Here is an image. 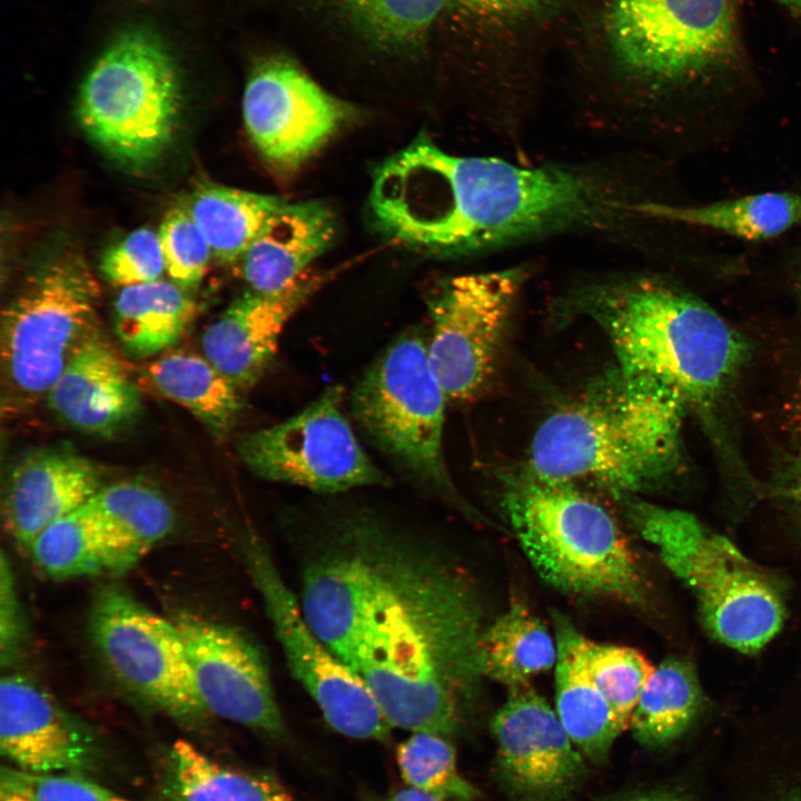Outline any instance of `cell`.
Wrapping results in <instances>:
<instances>
[{
	"instance_id": "1",
	"label": "cell",
	"mask_w": 801,
	"mask_h": 801,
	"mask_svg": "<svg viewBox=\"0 0 801 801\" xmlns=\"http://www.w3.org/2000/svg\"><path fill=\"white\" fill-rule=\"evenodd\" d=\"M640 201L594 169L521 166L444 149L435 158L424 191L435 248L443 256L641 218Z\"/></svg>"
},
{
	"instance_id": "2",
	"label": "cell",
	"mask_w": 801,
	"mask_h": 801,
	"mask_svg": "<svg viewBox=\"0 0 801 801\" xmlns=\"http://www.w3.org/2000/svg\"><path fill=\"white\" fill-rule=\"evenodd\" d=\"M686 408L669 388L616 366L543 421L526 467L547 479L596 485L617 498L651 490L682 464Z\"/></svg>"
},
{
	"instance_id": "3",
	"label": "cell",
	"mask_w": 801,
	"mask_h": 801,
	"mask_svg": "<svg viewBox=\"0 0 801 801\" xmlns=\"http://www.w3.org/2000/svg\"><path fill=\"white\" fill-rule=\"evenodd\" d=\"M572 304L605 333L621 369L669 388L688 407L714 404L748 357L745 339L713 308L656 277L587 285Z\"/></svg>"
},
{
	"instance_id": "4",
	"label": "cell",
	"mask_w": 801,
	"mask_h": 801,
	"mask_svg": "<svg viewBox=\"0 0 801 801\" xmlns=\"http://www.w3.org/2000/svg\"><path fill=\"white\" fill-rule=\"evenodd\" d=\"M502 503L537 574L562 592L647 602L640 561L615 518L574 483L524 471L503 478Z\"/></svg>"
},
{
	"instance_id": "5",
	"label": "cell",
	"mask_w": 801,
	"mask_h": 801,
	"mask_svg": "<svg viewBox=\"0 0 801 801\" xmlns=\"http://www.w3.org/2000/svg\"><path fill=\"white\" fill-rule=\"evenodd\" d=\"M621 501L633 528L693 591L702 622L714 639L750 653L777 635L785 611L782 590L770 573L693 514L636 495Z\"/></svg>"
},
{
	"instance_id": "6",
	"label": "cell",
	"mask_w": 801,
	"mask_h": 801,
	"mask_svg": "<svg viewBox=\"0 0 801 801\" xmlns=\"http://www.w3.org/2000/svg\"><path fill=\"white\" fill-rule=\"evenodd\" d=\"M447 402L418 329L394 339L349 395L357 427L395 469L417 487L457 502L444 454Z\"/></svg>"
},
{
	"instance_id": "7",
	"label": "cell",
	"mask_w": 801,
	"mask_h": 801,
	"mask_svg": "<svg viewBox=\"0 0 801 801\" xmlns=\"http://www.w3.org/2000/svg\"><path fill=\"white\" fill-rule=\"evenodd\" d=\"M181 85L175 62L150 30L119 33L85 77L77 116L86 134L118 160L158 158L176 132Z\"/></svg>"
},
{
	"instance_id": "8",
	"label": "cell",
	"mask_w": 801,
	"mask_h": 801,
	"mask_svg": "<svg viewBox=\"0 0 801 801\" xmlns=\"http://www.w3.org/2000/svg\"><path fill=\"white\" fill-rule=\"evenodd\" d=\"M99 296L88 263L70 249L38 268L3 309V403L10 411L47 397L72 356L98 330Z\"/></svg>"
},
{
	"instance_id": "9",
	"label": "cell",
	"mask_w": 801,
	"mask_h": 801,
	"mask_svg": "<svg viewBox=\"0 0 801 801\" xmlns=\"http://www.w3.org/2000/svg\"><path fill=\"white\" fill-rule=\"evenodd\" d=\"M736 0H610L612 51L632 77L673 86L738 62L742 40Z\"/></svg>"
},
{
	"instance_id": "10",
	"label": "cell",
	"mask_w": 801,
	"mask_h": 801,
	"mask_svg": "<svg viewBox=\"0 0 801 801\" xmlns=\"http://www.w3.org/2000/svg\"><path fill=\"white\" fill-rule=\"evenodd\" d=\"M344 388L328 386L276 425L239 435L236 451L257 476L336 494L389 479L363 449L343 408Z\"/></svg>"
},
{
	"instance_id": "11",
	"label": "cell",
	"mask_w": 801,
	"mask_h": 801,
	"mask_svg": "<svg viewBox=\"0 0 801 801\" xmlns=\"http://www.w3.org/2000/svg\"><path fill=\"white\" fill-rule=\"evenodd\" d=\"M241 551L287 666L326 722L345 736L386 741L392 726L372 692L312 630L267 544L250 534L241 543Z\"/></svg>"
},
{
	"instance_id": "12",
	"label": "cell",
	"mask_w": 801,
	"mask_h": 801,
	"mask_svg": "<svg viewBox=\"0 0 801 801\" xmlns=\"http://www.w3.org/2000/svg\"><path fill=\"white\" fill-rule=\"evenodd\" d=\"M524 278L520 268L462 275L431 297L427 352L447 400L469 402L488 386Z\"/></svg>"
},
{
	"instance_id": "13",
	"label": "cell",
	"mask_w": 801,
	"mask_h": 801,
	"mask_svg": "<svg viewBox=\"0 0 801 801\" xmlns=\"http://www.w3.org/2000/svg\"><path fill=\"white\" fill-rule=\"evenodd\" d=\"M89 629L105 664L127 689L178 721L207 718L174 621L125 589L106 585L93 597Z\"/></svg>"
},
{
	"instance_id": "14",
	"label": "cell",
	"mask_w": 801,
	"mask_h": 801,
	"mask_svg": "<svg viewBox=\"0 0 801 801\" xmlns=\"http://www.w3.org/2000/svg\"><path fill=\"white\" fill-rule=\"evenodd\" d=\"M350 107L285 56H267L250 70L243 96L247 132L276 170L300 167L352 117Z\"/></svg>"
},
{
	"instance_id": "15",
	"label": "cell",
	"mask_w": 801,
	"mask_h": 801,
	"mask_svg": "<svg viewBox=\"0 0 801 801\" xmlns=\"http://www.w3.org/2000/svg\"><path fill=\"white\" fill-rule=\"evenodd\" d=\"M507 691L491 724L501 787L512 801H567L586 779V759L531 683Z\"/></svg>"
},
{
	"instance_id": "16",
	"label": "cell",
	"mask_w": 801,
	"mask_h": 801,
	"mask_svg": "<svg viewBox=\"0 0 801 801\" xmlns=\"http://www.w3.org/2000/svg\"><path fill=\"white\" fill-rule=\"evenodd\" d=\"M181 635L206 715L273 736L284 733L265 659L255 643L231 626L180 614Z\"/></svg>"
},
{
	"instance_id": "17",
	"label": "cell",
	"mask_w": 801,
	"mask_h": 801,
	"mask_svg": "<svg viewBox=\"0 0 801 801\" xmlns=\"http://www.w3.org/2000/svg\"><path fill=\"white\" fill-rule=\"evenodd\" d=\"M0 750L13 768L33 774H85L99 759L91 732L18 673L0 682Z\"/></svg>"
},
{
	"instance_id": "18",
	"label": "cell",
	"mask_w": 801,
	"mask_h": 801,
	"mask_svg": "<svg viewBox=\"0 0 801 801\" xmlns=\"http://www.w3.org/2000/svg\"><path fill=\"white\" fill-rule=\"evenodd\" d=\"M319 285L305 273L280 291L238 297L205 329L204 356L239 390L250 389L273 363L286 324Z\"/></svg>"
},
{
	"instance_id": "19",
	"label": "cell",
	"mask_w": 801,
	"mask_h": 801,
	"mask_svg": "<svg viewBox=\"0 0 801 801\" xmlns=\"http://www.w3.org/2000/svg\"><path fill=\"white\" fill-rule=\"evenodd\" d=\"M102 486L98 468L63 449L36 451L11 469L2 497L3 525L30 548L51 523L82 506Z\"/></svg>"
},
{
	"instance_id": "20",
	"label": "cell",
	"mask_w": 801,
	"mask_h": 801,
	"mask_svg": "<svg viewBox=\"0 0 801 801\" xmlns=\"http://www.w3.org/2000/svg\"><path fill=\"white\" fill-rule=\"evenodd\" d=\"M67 425L111 435L140 411V394L110 344L97 330L77 350L47 395Z\"/></svg>"
},
{
	"instance_id": "21",
	"label": "cell",
	"mask_w": 801,
	"mask_h": 801,
	"mask_svg": "<svg viewBox=\"0 0 801 801\" xmlns=\"http://www.w3.org/2000/svg\"><path fill=\"white\" fill-rule=\"evenodd\" d=\"M336 221L319 201H285L240 259L250 290L274 294L299 277L333 241Z\"/></svg>"
},
{
	"instance_id": "22",
	"label": "cell",
	"mask_w": 801,
	"mask_h": 801,
	"mask_svg": "<svg viewBox=\"0 0 801 801\" xmlns=\"http://www.w3.org/2000/svg\"><path fill=\"white\" fill-rule=\"evenodd\" d=\"M553 616L557 645L555 712L584 758L602 763L622 730L589 670V639L563 615Z\"/></svg>"
},
{
	"instance_id": "23",
	"label": "cell",
	"mask_w": 801,
	"mask_h": 801,
	"mask_svg": "<svg viewBox=\"0 0 801 801\" xmlns=\"http://www.w3.org/2000/svg\"><path fill=\"white\" fill-rule=\"evenodd\" d=\"M36 565L53 578L118 574L147 552L87 505L46 527L29 548Z\"/></svg>"
},
{
	"instance_id": "24",
	"label": "cell",
	"mask_w": 801,
	"mask_h": 801,
	"mask_svg": "<svg viewBox=\"0 0 801 801\" xmlns=\"http://www.w3.org/2000/svg\"><path fill=\"white\" fill-rule=\"evenodd\" d=\"M144 375L156 392L189 411L215 437L227 436L237 423L241 390L205 356L168 353L150 362Z\"/></svg>"
},
{
	"instance_id": "25",
	"label": "cell",
	"mask_w": 801,
	"mask_h": 801,
	"mask_svg": "<svg viewBox=\"0 0 801 801\" xmlns=\"http://www.w3.org/2000/svg\"><path fill=\"white\" fill-rule=\"evenodd\" d=\"M195 313L188 290L171 280L122 287L115 301V332L128 353L150 357L174 346Z\"/></svg>"
},
{
	"instance_id": "26",
	"label": "cell",
	"mask_w": 801,
	"mask_h": 801,
	"mask_svg": "<svg viewBox=\"0 0 801 801\" xmlns=\"http://www.w3.org/2000/svg\"><path fill=\"white\" fill-rule=\"evenodd\" d=\"M285 201L273 195L202 184L188 194L181 206L206 237L212 258L235 264Z\"/></svg>"
},
{
	"instance_id": "27",
	"label": "cell",
	"mask_w": 801,
	"mask_h": 801,
	"mask_svg": "<svg viewBox=\"0 0 801 801\" xmlns=\"http://www.w3.org/2000/svg\"><path fill=\"white\" fill-rule=\"evenodd\" d=\"M643 218L708 227L746 240L775 237L801 224V195L771 191L682 207L643 200Z\"/></svg>"
},
{
	"instance_id": "28",
	"label": "cell",
	"mask_w": 801,
	"mask_h": 801,
	"mask_svg": "<svg viewBox=\"0 0 801 801\" xmlns=\"http://www.w3.org/2000/svg\"><path fill=\"white\" fill-rule=\"evenodd\" d=\"M556 639L523 603L515 601L486 627L483 640L485 676L507 689L530 683L555 666Z\"/></svg>"
},
{
	"instance_id": "29",
	"label": "cell",
	"mask_w": 801,
	"mask_h": 801,
	"mask_svg": "<svg viewBox=\"0 0 801 801\" xmlns=\"http://www.w3.org/2000/svg\"><path fill=\"white\" fill-rule=\"evenodd\" d=\"M167 801H295L276 781L227 768L177 740L166 763Z\"/></svg>"
},
{
	"instance_id": "30",
	"label": "cell",
	"mask_w": 801,
	"mask_h": 801,
	"mask_svg": "<svg viewBox=\"0 0 801 801\" xmlns=\"http://www.w3.org/2000/svg\"><path fill=\"white\" fill-rule=\"evenodd\" d=\"M703 696L693 665L670 657L655 668L632 714L634 739L647 748L680 738L701 711Z\"/></svg>"
},
{
	"instance_id": "31",
	"label": "cell",
	"mask_w": 801,
	"mask_h": 801,
	"mask_svg": "<svg viewBox=\"0 0 801 801\" xmlns=\"http://www.w3.org/2000/svg\"><path fill=\"white\" fill-rule=\"evenodd\" d=\"M87 505L146 551L165 538L174 526V512L166 497L140 482L102 485Z\"/></svg>"
},
{
	"instance_id": "32",
	"label": "cell",
	"mask_w": 801,
	"mask_h": 801,
	"mask_svg": "<svg viewBox=\"0 0 801 801\" xmlns=\"http://www.w3.org/2000/svg\"><path fill=\"white\" fill-rule=\"evenodd\" d=\"M372 41L389 49L418 44L446 0H326Z\"/></svg>"
},
{
	"instance_id": "33",
	"label": "cell",
	"mask_w": 801,
	"mask_h": 801,
	"mask_svg": "<svg viewBox=\"0 0 801 801\" xmlns=\"http://www.w3.org/2000/svg\"><path fill=\"white\" fill-rule=\"evenodd\" d=\"M446 739L412 732L396 751L402 778L408 787L443 801H477L479 791L461 774L455 749Z\"/></svg>"
},
{
	"instance_id": "34",
	"label": "cell",
	"mask_w": 801,
	"mask_h": 801,
	"mask_svg": "<svg viewBox=\"0 0 801 801\" xmlns=\"http://www.w3.org/2000/svg\"><path fill=\"white\" fill-rule=\"evenodd\" d=\"M587 665L620 729L626 730L655 666L636 649L591 640L587 644Z\"/></svg>"
},
{
	"instance_id": "35",
	"label": "cell",
	"mask_w": 801,
	"mask_h": 801,
	"mask_svg": "<svg viewBox=\"0 0 801 801\" xmlns=\"http://www.w3.org/2000/svg\"><path fill=\"white\" fill-rule=\"evenodd\" d=\"M158 236L170 280L188 291L196 289L212 258L210 246L199 226L178 205L162 218Z\"/></svg>"
},
{
	"instance_id": "36",
	"label": "cell",
	"mask_w": 801,
	"mask_h": 801,
	"mask_svg": "<svg viewBox=\"0 0 801 801\" xmlns=\"http://www.w3.org/2000/svg\"><path fill=\"white\" fill-rule=\"evenodd\" d=\"M100 271L121 288L161 279L166 268L158 231L144 227L128 234L103 253Z\"/></svg>"
},
{
	"instance_id": "37",
	"label": "cell",
	"mask_w": 801,
	"mask_h": 801,
	"mask_svg": "<svg viewBox=\"0 0 801 801\" xmlns=\"http://www.w3.org/2000/svg\"><path fill=\"white\" fill-rule=\"evenodd\" d=\"M9 768L33 801H130L82 774H33Z\"/></svg>"
},
{
	"instance_id": "38",
	"label": "cell",
	"mask_w": 801,
	"mask_h": 801,
	"mask_svg": "<svg viewBox=\"0 0 801 801\" xmlns=\"http://www.w3.org/2000/svg\"><path fill=\"white\" fill-rule=\"evenodd\" d=\"M24 622L19 604L14 575L4 551L0 558V661L10 666L20 655L24 643Z\"/></svg>"
},
{
	"instance_id": "39",
	"label": "cell",
	"mask_w": 801,
	"mask_h": 801,
	"mask_svg": "<svg viewBox=\"0 0 801 801\" xmlns=\"http://www.w3.org/2000/svg\"><path fill=\"white\" fill-rule=\"evenodd\" d=\"M560 0H459L482 16L498 19L527 17L550 8Z\"/></svg>"
},
{
	"instance_id": "40",
	"label": "cell",
	"mask_w": 801,
	"mask_h": 801,
	"mask_svg": "<svg viewBox=\"0 0 801 801\" xmlns=\"http://www.w3.org/2000/svg\"><path fill=\"white\" fill-rule=\"evenodd\" d=\"M607 801H688L684 793L673 789L630 792Z\"/></svg>"
},
{
	"instance_id": "41",
	"label": "cell",
	"mask_w": 801,
	"mask_h": 801,
	"mask_svg": "<svg viewBox=\"0 0 801 801\" xmlns=\"http://www.w3.org/2000/svg\"><path fill=\"white\" fill-rule=\"evenodd\" d=\"M0 801H33L6 765L0 772Z\"/></svg>"
},
{
	"instance_id": "42",
	"label": "cell",
	"mask_w": 801,
	"mask_h": 801,
	"mask_svg": "<svg viewBox=\"0 0 801 801\" xmlns=\"http://www.w3.org/2000/svg\"><path fill=\"white\" fill-rule=\"evenodd\" d=\"M799 448L793 465V472L791 473V481L787 488L788 496L791 497L793 503L799 507L801 512V406L799 407Z\"/></svg>"
},
{
	"instance_id": "43",
	"label": "cell",
	"mask_w": 801,
	"mask_h": 801,
	"mask_svg": "<svg viewBox=\"0 0 801 801\" xmlns=\"http://www.w3.org/2000/svg\"><path fill=\"white\" fill-rule=\"evenodd\" d=\"M370 801H443L432 794L407 787L392 791Z\"/></svg>"
},
{
	"instance_id": "44",
	"label": "cell",
	"mask_w": 801,
	"mask_h": 801,
	"mask_svg": "<svg viewBox=\"0 0 801 801\" xmlns=\"http://www.w3.org/2000/svg\"><path fill=\"white\" fill-rule=\"evenodd\" d=\"M801 21V0H774Z\"/></svg>"
},
{
	"instance_id": "45",
	"label": "cell",
	"mask_w": 801,
	"mask_h": 801,
	"mask_svg": "<svg viewBox=\"0 0 801 801\" xmlns=\"http://www.w3.org/2000/svg\"><path fill=\"white\" fill-rule=\"evenodd\" d=\"M787 801H801V797L791 798V799H789V800H787Z\"/></svg>"
},
{
	"instance_id": "46",
	"label": "cell",
	"mask_w": 801,
	"mask_h": 801,
	"mask_svg": "<svg viewBox=\"0 0 801 801\" xmlns=\"http://www.w3.org/2000/svg\"><path fill=\"white\" fill-rule=\"evenodd\" d=\"M799 287H800V294H801V277H800Z\"/></svg>"
}]
</instances>
